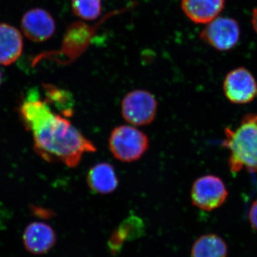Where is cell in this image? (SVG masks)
<instances>
[{
    "label": "cell",
    "instance_id": "6da1fadb",
    "mask_svg": "<svg viewBox=\"0 0 257 257\" xmlns=\"http://www.w3.org/2000/svg\"><path fill=\"white\" fill-rule=\"evenodd\" d=\"M18 111L24 126L31 133L35 151L47 162H61L74 168L84 154L96 151L94 144L70 121L52 110L36 89L27 93Z\"/></svg>",
    "mask_w": 257,
    "mask_h": 257
},
{
    "label": "cell",
    "instance_id": "7a4b0ae2",
    "mask_svg": "<svg viewBox=\"0 0 257 257\" xmlns=\"http://www.w3.org/2000/svg\"><path fill=\"white\" fill-rule=\"evenodd\" d=\"M224 135L223 146L229 152L230 171L257 172V114L245 115L237 127L225 128Z\"/></svg>",
    "mask_w": 257,
    "mask_h": 257
},
{
    "label": "cell",
    "instance_id": "3957f363",
    "mask_svg": "<svg viewBox=\"0 0 257 257\" xmlns=\"http://www.w3.org/2000/svg\"><path fill=\"white\" fill-rule=\"evenodd\" d=\"M149 147L148 137L131 125L116 126L109 135V150L120 162L128 163L140 160L146 153Z\"/></svg>",
    "mask_w": 257,
    "mask_h": 257
},
{
    "label": "cell",
    "instance_id": "277c9868",
    "mask_svg": "<svg viewBox=\"0 0 257 257\" xmlns=\"http://www.w3.org/2000/svg\"><path fill=\"white\" fill-rule=\"evenodd\" d=\"M158 104L151 92L136 89L127 93L121 104V115L133 126H146L156 117Z\"/></svg>",
    "mask_w": 257,
    "mask_h": 257
},
{
    "label": "cell",
    "instance_id": "5b68a950",
    "mask_svg": "<svg viewBox=\"0 0 257 257\" xmlns=\"http://www.w3.org/2000/svg\"><path fill=\"white\" fill-rule=\"evenodd\" d=\"M228 197L224 182L219 177L205 175L196 179L191 190V199L195 207L204 211L220 207Z\"/></svg>",
    "mask_w": 257,
    "mask_h": 257
},
{
    "label": "cell",
    "instance_id": "8992f818",
    "mask_svg": "<svg viewBox=\"0 0 257 257\" xmlns=\"http://www.w3.org/2000/svg\"><path fill=\"white\" fill-rule=\"evenodd\" d=\"M199 37L204 43L216 50H230L239 42V24L234 19L218 17L207 24Z\"/></svg>",
    "mask_w": 257,
    "mask_h": 257
},
{
    "label": "cell",
    "instance_id": "52a82bcc",
    "mask_svg": "<svg viewBox=\"0 0 257 257\" xmlns=\"http://www.w3.org/2000/svg\"><path fill=\"white\" fill-rule=\"evenodd\" d=\"M223 90L228 100L236 104L252 101L257 96V82L253 74L243 67L233 69L225 77Z\"/></svg>",
    "mask_w": 257,
    "mask_h": 257
},
{
    "label": "cell",
    "instance_id": "ba28073f",
    "mask_svg": "<svg viewBox=\"0 0 257 257\" xmlns=\"http://www.w3.org/2000/svg\"><path fill=\"white\" fill-rule=\"evenodd\" d=\"M21 28L24 35L29 40L42 42L53 36L56 30L55 21L46 10L35 8L24 15Z\"/></svg>",
    "mask_w": 257,
    "mask_h": 257
},
{
    "label": "cell",
    "instance_id": "9c48e42d",
    "mask_svg": "<svg viewBox=\"0 0 257 257\" xmlns=\"http://www.w3.org/2000/svg\"><path fill=\"white\" fill-rule=\"evenodd\" d=\"M25 249L34 255L45 254L55 246L57 236L50 224L33 221L25 227L23 234Z\"/></svg>",
    "mask_w": 257,
    "mask_h": 257
},
{
    "label": "cell",
    "instance_id": "30bf717a",
    "mask_svg": "<svg viewBox=\"0 0 257 257\" xmlns=\"http://www.w3.org/2000/svg\"><path fill=\"white\" fill-rule=\"evenodd\" d=\"M225 0H182L184 15L196 24H207L218 18L224 9Z\"/></svg>",
    "mask_w": 257,
    "mask_h": 257
},
{
    "label": "cell",
    "instance_id": "8fae6325",
    "mask_svg": "<svg viewBox=\"0 0 257 257\" xmlns=\"http://www.w3.org/2000/svg\"><path fill=\"white\" fill-rule=\"evenodd\" d=\"M87 182L91 190L99 194H111L119 185L116 171L107 162H101L91 167L87 173Z\"/></svg>",
    "mask_w": 257,
    "mask_h": 257
},
{
    "label": "cell",
    "instance_id": "7c38bea8",
    "mask_svg": "<svg viewBox=\"0 0 257 257\" xmlns=\"http://www.w3.org/2000/svg\"><path fill=\"white\" fill-rule=\"evenodd\" d=\"M23 40L22 34L15 27L0 23V64L15 63L22 55Z\"/></svg>",
    "mask_w": 257,
    "mask_h": 257
},
{
    "label": "cell",
    "instance_id": "4fadbf2b",
    "mask_svg": "<svg viewBox=\"0 0 257 257\" xmlns=\"http://www.w3.org/2000/svg\"><path fill=\"white\" fill-rule=\"evenodd\" d=\"M227 245L218 235H202L194 242L192 248V257H226Z\"/></svg>",
    "mask_w": 257,
    "mask_h": 257
},
{
    "label": "cell",
    "instance_id": "5bb4252c",
    "mask_svg": "<svg viewBox=\"0 0 257 257\" xmlns=\"http://www.w3.org/2000/svg\"><path fill=\"white\" fill-rule=\"evenodd\" d=\"M45 101L50 105L55 106L61 114L69 116L73 113L74 101L67 91L61 89L52 84H44Z\"/></svg>",
    "mask_w": 257,
    "mask_h": 257
},
{
    "label": "cell",
    "instance_id": "9a60e30c",
    "mask_svg": "<svg viewBox=\"0 0 257 257\" xmlns=\"http://www.w3.org/2000/svg\"><path fill=\"white\" fill-rule=\"evenodd\" d=\"M71 4L74 15L87 21L96 20L102 10L101 0H71Z\"/></svg>",
    "mask_w": 257,
    "mask_h": 257
},
{
    "label": "cell",
    "instance_id": "2e32d148",
    "mask_svg": "<svg viewBox=\"0 0 257 257\" xmlns=\"http://www.w3.org/2000/svg\"><path fill=\"white\" fill-rule=\"evenodd\" d=\"M248 219L253 229L257 231V199L252 203L250 207Z\"/></svg>",
    "mask_w": 257,
    "mask_h": 257
},
{
    "label": "cell",
    "instance_id": "e0dca14e",
    "mask_svg": "<svg viewBox=\"0 0 257 257\" xmlns=\"http://www.w3.org/2000/svg\"><path fill=\"white\" fill-rule=\"evenodd\" d=\"M251 25L257 34V7L253 10L252 15H251Z\"/></svg>",
    "mask_w": 257,
    "mask_h": 257
},
{
    "label": "cell",
    "instance_id": "ac0fdd59",
    "mask_svg": "<svg viewBox=\"0 0 257 257\" xmlns=\"http://www.w3.org/2000/svg\"><path fill=\"white\" fill-rule=\"evenodd\" d=\"M2 81H3V74H2L1 70H0V85H1Z\"/></svg>",
    "mask_w": 257,
    "mask_h": 257
}]
</instances>
